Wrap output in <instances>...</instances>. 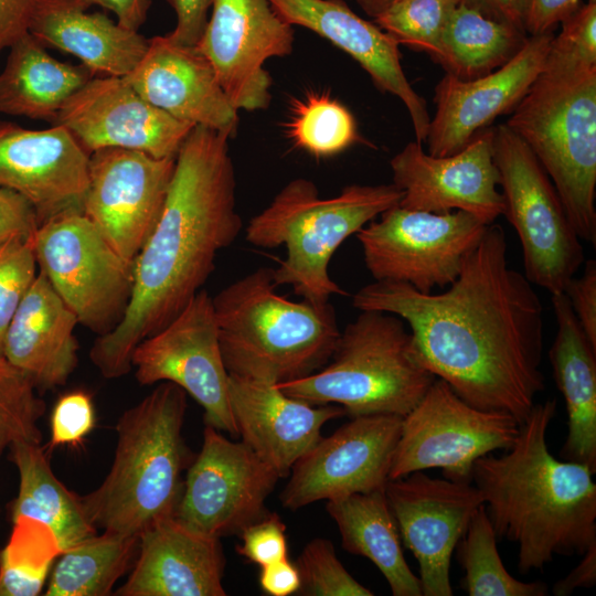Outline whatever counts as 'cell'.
<instances>
[{"label": "cell", "instance_id": "obj_1", "mask_svg": "<svg viewBox=\"0 0 596 596\" xmlns=\"http://www.w3.org/2000/svg\"><path fill=\"white\" fill-rule=\"evenodd\" d=\"M507 254L505 234L492 223L441 292L374 280L353 295L352 305L402 318L419 360L437 379L468 404L521 423L545 389L543 306Z\"/></svg>", "mask_w": 596, "mask_h": 596}, {"label": "cell", "instance_id": "obj_2", "mask_svg": "<svg viewBox=\"0 0 596 596\" xmlns=\"http://www.w3.org/2000/svg\"><path fill=\"white\" fill-rule=\"evenodd\" d=\"M230 138L194 126L182 142L161 215L135 259L126 311L89 350L105 379L131 371L138 343L178 316L213 273L219 252L237 238L242 219Z\"/></svg>", "mask_w": 596, "mask_h": 596}, {"label": "cell", "instance_id": "obj_3", "mask_svg": "<svg viewBox=\"0 0 596 596\" xmlns=\"http://www.w3.org/2000/svg\"><path fill=\"white\" fill-rule=\"evenodd\" d=\"M556 401L535 403L502 455H486L472 481L498 539L518 547V568H543L554 556L582 555L596 543V483L586 465L555 458L547 429Z\"/></svg>", "mask_w": 596, "mask_h": 596}, {"label": "cell", "instance_id": "obj_4", "mask_svg": "<svg viewBox=\"0 0 596 596\" xmlns=\"http://www.w3.org/2000/svg\"><path fill=\"white\" fill-rule=\"evenodd\" d=\"M185 411L187 393L171 382H160L121 414L109 472L95 490L81 496L96 529L139 536L174 517L188 461L182 436Z\"/></svg>", "mask_w": 596, "mask_h": 596}, {"label": "cell", "instance_id": "obj_5", "mask_svg": "<svg viewBox=\"0 0 596 596\" xmlns=\"http://www.w3.org/2000/svg\"><path fill=\"white\" fill-rule=\"evenodd\" d=\"M272 269L253 270L212 301L228 374L279 384L324 366L340 330L329 301L315 305L278 295Z\"/></svg>", "mask_w": 596, "mask_h": 596}, {"label": "cell", "instance_id": "obj_6", "mask_svg": "<svg viewBox=\"0 0 596 596\" xmlns=\"http://www.w3.org/2000/svg\"><path fill=\"white\" fill-rule=\"evenodd\" d=\"M403 192L392 184H351L329 199L304 178L289 181L267 207L251 219L245 238L253 246L284 245L286 257L272 269L274 284L288 285L315 305L347 292L329 276L338 247L352 234L400 203Z\"/></svg>", "mask_w": 596, "mask_h": 596}, {"label": "cell", "instance_id": "obj_7", "mask_svg": "<svg viewBox=\"0 0 596 596\" xmlns=\"http://www.w3.org/2000/svg\"><path fill=\"white\" fill-rule=\"evenodd\" d=\"M405 324L390 312L360 310L340 331L324 366L276 385L287 395L313 405H339L351 417H404L436 380L419 360Z\"/></svg>", "mask_w": 596, "mask_h": 596}, {"label": "cell", "instance_id": "obj_8", "mask_svg": "<svg viewBox=\"0 0 596 596\" xmlns=\"http://www.w3.org/2000/svg\"><path fill=\"white\" fill-rule=\"evenodd\" d=\"M505 125L555 187L577 235L596 244V68L539 75Z\"/></svg>", "mask_w": 596, "mask_h": 596}, {"label": "cell", "instance_id": "obj_9", "mask_svg": "<svg viewBox=\"0 0 596 596\" xmlns=\"http://www.w3.org/2000/svg\"><path fill=\"white\" fill-rule=\"evenodd\" d=\"M493 161L503 213L520 241L524 276L551 295L564 292L584 248L550 177L505 124L493 127Z\"/></svg>", "mask_w": 596, "mask_h": 596}, {"label": "cell", "instance_id": "obj_10", "mask_svg": "<svg viewBox=\"0 0 596 596\" xmlns=\"http://www.w3.org/2000/svg\"><path fill=\"white\" fill-rule=\"evenodd\" d=\"M31 244L40 272L78 323L98 336L119 323L131 296L134 264L82 212L40 224Z\"/></svg>", "mask_w": 596, "mask_h": 596}, {"label": "cell", "instance_id": "obj_11", "mask_svg": "<svg viewBox=\"0 0 596 596\" xmlns=\"http://www.w3.org/2000/svg\"><path fill=\"white\" fill-rule=\"evenodd\" d=\"M488 225L464 211L433 213L397 204L355 236L375 281L405 283L429 294L456 280Z\"/></svg>", "mask_w": 596, "mask_h": 596}, {"label": "cell", "instance_id": "obj_12", "mask_svg": "<svg viewBox=\"0 0 596 596\" xmlns=\"http://www.w3.org/2000/svg\"><path fill=\"white\" fill-rule=\"evenodd\" d=\"M519 427L513 416L479 409L436 377L402 419L389 477L439 468L447 479L472 482L475 461L510 448Z\"/></svg>", "mask_w": 596, "mask_h": 596}, {"label": "cell", "instance_id": "obj_13", "mask_svg": "<svg viewBox=\"0 0 596 596\" xmlns=\"http://www.w3.org/2000/svg\"><path fill=\"white\" fill-rule=\"evenodd\" d=\"M142 385L171 382L204 409L206 425L238 435L228 398L212 297L200 290L166 327L145 338L131 354Z\"/></svg>", "mask_w": 596, "mask_h": 596}, {"label": "cell", "instance_id": "obj_14", "mask_svg": "<svg viewBox=\"0 0 596 596\" xmlns=\"http://www.w3.org/2000/svg\"><path fill=\"white\" fill-rule=\"evenodd\" d=\"M279 478L244 441H232L206 425L174 517L207 535L240 534L266 513V499Z\"/></svg>", "mask_w": 596, "mask_h": 596}, {"label": "cell", "instance_id": "obj_15", "mask_svg": "<svg viewBox=\"0 0 596 596\" xmlns=\"http://www.w3.org/2000/svg\"><path fill=\"white\" fill-rule=\"evenodd\" d=\"M174 158L105 148L89 153L82 213L108 244L134 264L163 210Z\"/></svg>", "mask_w": 596, "mask_h": 596}, {"label": "cell", "instance_id": "obj_16", "mask_svg": "<svg viewBox=\"0 0 596 596\" xmlns=\"http://www.w3.org/2000/svg\"><path fill=\"white\" fill-rule=\"evenodd\" d=\"M402 419L391 414L354 416L321 437L292 466L279 496L281 505L297 510L320 500L384 489Z\"/></svg>", "mask_w": 596, "mask_h": 596}, {"label": "cell", "instance_id": "obj_17", "mask_svg": "<svg viewBox=\"0 0 596 596\" xmlns=\"http://www.w3.org/2000/svg\"><path fill=\"white\" fill-rule=\"evenodd\" d=\"M211 9L196 47L237 111L268 108L272 77L264 66L292 52V25L268 0H212Z\"/></svg>", "mask_w": 596, "mask_h": 596}, {"label": "cell", "instance_id": "obj_18", "mask_svg": "<svg viewBox=\"0 0 596 596\" xmlns=\"http://www.w3.org/2000/svg\"><path fill=\"white\" fill-rule=\"evenodd\" d=\"M402 543L419 566L424 596H451L450 561L476 510L483 504L471 482L423 471L389 479L384 488Z\"/></svg>", "mask_w": 596, "mask_h": 596}, {"label": "cell", "instance_id": "obj_19", "mask_svg": "<svg viewBox=\"0 0 596 596\" xmlns=\"http://www.w3.org/2000/svg\"><path fill=\"white\" fill-rule=\"evenodd\" d=\"M418 141L408 142L390 161L398 205L433 213L464 211L486 224L503 213L493 161V127L479 131L456 153L436 157Z\"/></svg>", "mask_w": 596, "mask_h": 596}, {"label": "cell", "instance_id": "obj_20", "mask_svg": "<svg viewBox=\"0 0 596 596\" xmlns=\"http://www.w3.org/2000/svg\"><path fill=\"white\" fill-rule=\"evenodd\" d=\"M53 125L67 129L92 153L105 148L174 158L194 125L143 99L125 79L94 76L64 104Z\"/></svg>", "mask_w": 596, "mask_h": 596}, {"label": "cell", "instance_id": "obj_21", "mask_svg": "<svg viewBox=\"0 0 596 596\" xmlns=\"http://www.w3.org/2000/svg\"><path fill=\"white\" fill-rule=\"evenodd\" d=\"M553 36V32L529 35L509 62L478 78L461 81L446 74L435 87L436 113L425 141L428 153H456L496 118L511 114L542 73Z\"/></svg>", "mask_w": 596, "mask_h": 596}, {"label": "cell", "instance_id": "obj_22", "mask_svg": "<svg viewBox=\"0 0 596 596\" xmlns=\"http://www.w3.org/2000/svg\"><path fill=\"white\" fill-rule=\"evenodd\" d=\"M89 153L62 126L33 130L0 120V187L23 195L40 224L82 212Z\"/></svg>", "mask_w": 596, "mask_h": 596}, {"label": "cell", "instance_id": "obj_23", "mask_svg": "<svg viewBox=\"0 0 596 596\" xmlns=\"http://www.w3.org/2000/svg\"><path fill=\"white\" fill-rule=\"evenodd\" d=\"M268 1L287 23L317 33L356 61L380 92L404 104L415 140L426 141L430 121L426 102L403 71L400 45L374 21L362 19L343 0Z\"/></svg>", "mask_w": 596, "mask_h": 596}, {"label": "cell", "instance_id": "obj_24", "mask_svg": "<svg viewBox=\"0 0 596 596\" xmlns=\"http://www.w3.org/2000/svg\"><path fill=\"white\" fill-rule=\"evenodd\" d=\"M124 77L143 99L173 118L235 135L238 111L196 45L153 36L143 57Z\"/></svg>", "mask_w": 596, "mask_h": 596}, {"label": "cell", "instance_id": "obj_25", "mask_svg": "<svg viewBox=\"0 0 596 596\" xmlns=\"http://www.w3.org/2000/svg\"><path fill=\"white\" fill-rule=\"evenodd\" d=\"M228 398L238 435L280 478L321 438V428L345 415L334 404L313 405L276 384L228 374Z\"/></svg>", "mask_w": 596, "mask_h": 596}, {"label": "cell", "instance_id": "obj_26", "mask_svg": "<svg viewBox=\"0 0 596 596\" xmlns=\"http://www.w3.org/2000/svg\"><path fill=\"white\" fill-rule=\"evenodd\" d=\"M220 538L190 529L175 517L139 535L138 558L118 596H225Z\"/></svg>", "mask_w": 596, "mask_h": 596}, {"label": "cell", "instance_id": "obj_27", "mask_svg": "<svg viewBox=\"0 0 596 596\" xmlns=\"http://www.w3.org/2000/svg\"><path fill=\"white\" fill-rule=\"evenodd\" d=\"M78 320L40 272L11 318L2 358L38 390L63 385L78 362Z\"/></svg>", "mask_w": 596, "mask_h": 596}, {"label": "cell", "instance_id": "obj_28", "mask_svg": "<svg viewBox=\"0 0 596 596\" xmlns=\"http://www.w3.org/2000/svg\"><path fill=\"white\" fill-rule=\"evenodd\" d=\"M28 32L44 46L81 61L96 76L124 77L147 52L149 39L76 0H34Z\"/></svg>", "mask_w": 596, "mask_h": 596}, {"label": "cell", "instance_id": "obj_29", "mask_svg": "<svg viewBox=\"0 0 596 596\" xmlns=\"http://www.w3.org/2000/svg\"><path fill=\"white\" fill-rule=\"evenodd\" d=\"M551 300L556 332L549 358L567 412V436L560 455L595 472L596 345L579 326L567 296L553 294Z\"/></svg>", "mask_w": 596, "mask_h": 596}, {"label": "cell", "instance_id": "obj_30", "mask_svg": "<svg viewBox=\"0 0 596 596\" xmlns=\"http://www.w3.org/2000/svg\"><path fill=\"white\" fill-rule=\"evenodd\" d=\"M26 32L10 47L0 72V113L54 121L64 104L95 74L83 64L61 62Z\"/></svg>", "mask_w": 596, "mask_h": 596}, {"label": "cell", "instance_id": "obj_31", "mask_svg": "<svg viewBox=\"0 0 596 596\" xmlns=\"http://www.w3.org/2000/svg\"><path fill=\"white\" fill-rule=\"evenodd\" d=\"M342 547L369 558L385 577L394 596H423L419 577L405 561L396 520L384 489L328 500Z\"/></svg>", "mask_w": 596, "mask_h": 596}, {"label": "cell", "instance_id": "obj_32", "mask_svg": "<svg viewBox=\"0 0 596 596\" xmlns=\"http://www.w3.org/2000/svg\"><path fill=\"white\" fill-rule=\"evenodd\" d=\"M10 457L19 472V491L12 520L29 517L55 532L63 552L96 534L83 508L81 496L70 491L54 475L41 444L17 441Z\"/></svg>", "mask_w": 596, "mask_h": 596}, {"label": "cell", "instance_id": "obj_33", "mask_svg": "<svg viewBox=\"0 0 596 596\" xmlns=\"http://www.w3.org/2000/svg\"><path fill=\"white\" fill-rule=\"evenodd\" d=\"M524 30L493 20L462 2L449 15L433 61L461 81L487 75L509 62L528 39Z\"/></svg>", "mask_w": 596, "mask_h": 596}, {"label": "cell", "instance_id": "obj_34", "mask_svg": "<svg viewBox=\"0 0 596 596\" xmlns=\"http://www.w3.org/2000/svg\"><path fill=\"white\" fill-rule=\"evenodd\" d=\"M139 536L104 531L64 551L51 573L46 596H107L127 572Z\"/></svg>", "mask_w": 596, "mask_h": 596}, {"label": "cell", "instance_id": "obj_35", "mask_svg": "<svg viewBox=\"0 0 596 596\" xmlns=\"http://www.w3.org/2000/svg\"><path fill=\"white\" fill-rule=\"evenodd\" d=\"M497 534L485 504L472 514L460 539L458 560L465 571L462 587L469 596H545L543 582H522L504 567Z\"/></svg>", "mask_w": 596, "mask_h": 596}, {"label": "cell", "instance_id": "obj_36", "mask_svg": "<svg viewBox=\"0 0 596 596\" xmlns=\"http://www.w3.org/2000/svg\"><path fill=\"white\" fill-rule=\"evenodd\" d=\"M12 521L9 541L0 553V596H35L63 549L46 523L29 517Z\"/></svg>", "mask_w": 596, "mask_h": 596}, {"label": "cell", "instance_id": "obj_37", "mask_svg": "<svg viewBox=\"0 0 596 596\" xmlns=\"http://www.w3.org/2000/svg\"><path fill=\"white\" fill-rule=\"evenodd\" d=\"M286 131L296 147L323 158L361 141L351 111L326 93H309L295 99Z\"/></svg>", "mask_w": 596, "mask_h": 596}, {"label": "cell", "instance_id": "obj_38", "mask_svg": "<svg viewBox=\"0 0 596 596\" xmlns=\"http://www.w3.org/2000/svg\"><path fill=\"white\" fill-rule=\"evenodd\" d=\"M460 0H396L373 21L398 45L432 56Z\"/></svg>", "mask_w": 596, "mask_h": 596}, {"label": "cell", "instance_id": "obj_39", "mask_svg": "<svg viewBox=\"0 0 596 596\" xmlns=\"http://www.w3.org/2000/svg\"><path fill=\"white\" fill-rule=\"evenodd\" d=\"M36 391L24 373L0 358V457L17 441L41 444L38 422L45 403Z\"/></svg>", "mask_w": 596, "mask_h": 596}, {"label": "cell", "instance_id": "obj_40", "mask_svg": "<svg viewBox=\"0 0 596 596\" xmlns=\"http://www.w3.org/2000/svg\"><path fill=\"white\" fill-rule=\"evenodd\" d=\"M300 575L297 595L305 596H372L374 593L359 583L343 566L332 543L323 538L311 540L296 561Z\"/></svg>", "mask_w": 596, "mask_h": 596}, {"label": "cell", "instance_id": "obj_41", "mask_svg": "<svg viewBox=\"0 0 596 596\" xmlns=\"http://www.w3.org/2000/svg\"><path fill=\"white\" fill-rule=\"evenodd\" d=\"M561 24V32L550 43L543 71L563 73L596 68V0L581 4Z\"/></svg>", "mask_w": 596, "mask_h": 596}, {"label": "cell", "instance_id": "obj_42", "mask_svg": "<svg viewBox=\"0 0 596 596\" xmlns=\"http://www.w3.org/2000/svg\"><path fill=\"white\" fill-rule=\"evenodd\" d=\"M31 240L0 245V358L7 327L36 277Z\"/></svg>", "mask_w": 596, "mask_h": 596}, {"label": "cell", "instance_id": "obj_43", "mask_svg": "<svg viewBox=\"0 0 596 596\" xmlns=\"http://www.w3.org/2000/svg\"><path fill=\"white\" fill-rule=\"evenodd\" d=\"M94 425L95 411L91 396L83 391L66 393L52 411L50 445H77Z\"/></svg>", "mask_w": 596, "mask_h": 596}, {"label": "cell", "instance_id": "obj_44", "mask_svg": "<svg viewBox=\"0 0 596 596\" xmlns=\"http://www.w3.org/2000/svg\"><path fill=\"white\" fill-rule=\"evenodd\" d=\"M285 531L281 519L276 513L266 512L241 531L242 543L236 546V551L260 567L287 558Z\"/></svg>", "mask_w": 596, "mask_h": 596}, {"label": "cell", "instance_id": "obj_45", "mask_svg": "<svg viewBox=\"0 0 596 596\" xmlns=\"http://www.w3.org/2000/svg\"><path fill=\"white\" fill-rule=\"evenodd\" d=\"M39 226L33 205L20 193L0 187V245L11 240L29 241Z\"/></svg>", "mask_w": 596, "mask_h": 596}, {"label": "cell", "instance_id": "obj_46", "mask_svg": "<svg viewBox=\"0 0 596 596\" xmlns=\"http://www.w3.org/2000/svg\"><path fill=\"white\" fill-rule=\"evenodd\" d=\"M564 294L567 296L572 310L579 326L596 345V263L586 262L584 272L579 277H573L566 285Z\"/></svg>", "mask_w": 596, "mask_h": 596}, {"label": "cell", "instance_id": "obj_47", "mask_svg": "<svg viewBox=\"0 0 596 596\" xmlns=\"http://www.w3.org/2000/svg\"><path fill=\"white\" fill-rule=\"evenodd\" d=\"M174 10L177 24L168 38L182 45L195 46L206 26L212 0H166Z\"/></svg>", "mask_w": 596, "mask_h": 596}, {"label": "cell", "instance_id": "obj_48", "mask_svg": "<svg viewBox=\"0 0 596 596\" xmlns=\"http://www.w3.org/2000/svg\"><path fill=\"white\" fill-rule=\"evenodd\" d=\"M579 0H526L524 29L528 35L553 32L578 7Z\"/></svg>", "mask_w": 596, "mask_h": 596}, {"label": "cell", "instance_id": "obj_49", "mask_svg": "<svg viewBox=\"0 0 596 596\" xmlns=\"http://www.w3.org/2000/svg\"><path fill=\"white\" fill-rule=\"evenodd\" d=\"M34 0H0V53L28 32Z\"/></svg>", "mask_w": 596, "mask_h": 596}, {"label": "cell", "instance_id": "obj_50", "mask_svg": "<svg viewBox=\"0 0 596 596\" xmlns=\"http://www.w3.org/2000/svg\"><path fill=\"white\" fill-rule=\"evenodd\" d=\"M259 585L270 596H289L298 593L300 575L288 557L260 567Z\"/></svg>", "mask_w": 596, "mask_h": 596}, {"label": "cell", "instance_id": "obj_51", "mask_svg": "<svg viewBox=\"0 0 596 596\" xmlns=\"http://www.w3.org/2000/svg\"><path fill=\"white\" fill-rule=\"evenodd\" d=\"M83 8L99 6L116 17L123 28L139 31L147 20L151 0H76Z\"/></svg>", "mask_w": 596, "mask_h": 596}, {"label": "cell", "instance_id": "obj_52", "mask_svg": "<svg viewBox=\"0 0 596 596\" xmlns=\"http://www.w3.org/2000/svg\"><path fill=\"white\" fill-rule=\"evenodd\" d=\"M596 583V543L592 544L583 554L579 563L567 576L557 581L552 588L556 596H568L576 588L592 587Z\"/></svg>", "mask_w": 596, "mask_h": 596}, {"label": "cell", "instance_id": "obj_53", "mask_svg": "<svg viewBox=\"0 0 596 596\" xmlns=\"http://www.w3.org/2000/svg\"><path fill=\"white\" fill-rule=\"evenodd\" d=\"M460 2L493 20L511 23L525 31L526 0H460Z\"/></svg>", "mask_w": 596, "mask_h": 596}, {"label": "cell", "instance_id": "obj_54", "mask_svg": "<svg viewBox=\"0 0 596 596\" xmlns=\"http://www.w3.org/2000/svg\"><path fill=\"white\" fill-rule=\"evenodd\" d=\"M396 0H356L360 8L372 19L384 12Z\"/></svg>", "mask_w": 596, "mask_h": 596}]
</instances>
